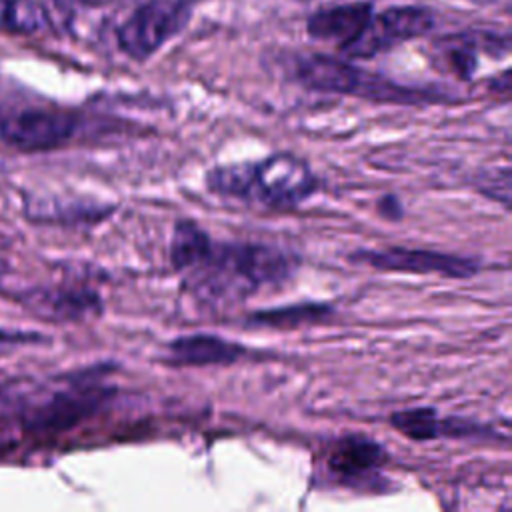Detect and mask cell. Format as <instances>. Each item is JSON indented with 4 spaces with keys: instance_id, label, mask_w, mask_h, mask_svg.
Here are the masks:
<instances>
[{
    "instance_id": "obj_1",
    "label": "cell",
    "mask_w": 512,
    "mask_h": 512,
    "mask_svg": "<svg viewBox=\"0 0 512 512\" xmlns=\"http://www.w3.org/2000/svg\"><path fill=\"white\" fill-rule=\"evenodd\" d=\"M300 268L298 254L262 242H214L188 268L184 284L204 304H236L260 288L286 284Z\"/></svg>"
},
{
    "instance_id": "obj_2",
    "label": "cell",
    "mask_w": 512,
    "mask_h": 512,
    "mask_svg": "<svg viewBox=\"0 0 512 512\" xmlns=\"http://www.w3.org/2000/svg\"><path fill=\"white\" fill-rule=\"evenodd\" d=\"M204 182L212 194L278 210L304 204L320 188L310 164L290 152L214 166Z\"/></svg>"
},
{
    "instance_id": "obj_3",
    "label": "cell",
    "mask_w": 512,
    "mask_h": 512,
    "mask_svg": "<svg viewBox=\"0 0 512 512\" xmlns=\"http://www.w3.org/2000/svg\"><path fill=\"white\" fill-rule=\"evenodd\" d=\"M296 80L316 92L348 94L386 104H434L446 102V94L398 84L386 76L366 72L348 60L312 54L300 58L294 68Z\"/></svg>"
},
{
    "instance_id": "obj_4",
    "label": "cell",
    "mask_w": 512,
    "mask_h": 512,
    "mask_svg": "<svg viewBox=\"0 0 512 512\" xmlns=\"http://www.w3.org/2000/svg\"><path fill=\"white\" fill-rule=\"evenodd\" d=\"M434 28V14L420 6H392L370 14L362 30L338 50L348 60H366L412 38L424 36Z\"/></svg>"
},
{
    "instance_id": "obj_5",
    "label": "cell",
    "mask_w": 512,
    "mask_h": 512,
    "mask_svg": "<svg viewBox=\"0 0 512 512\" xmlns=\"http://www.w3.org/2000/svg\"><path fill=\"white\" fill-rule=\"evenodd\" d=\"M190 20V6L170 0H150L138 6L116 30L118 48L132 60L144 62L174 38Z\"/></svg>"
},
{
    "instance_id": "obj_6",
    "label": "cell",
    "mask_w": 512,
    "mask_h": 512,
    "mask_svg": "<svg viewBox=\"0 0 512 512\" xmlns=\"http://www.w3.org/2000/svg\"><path fill=\"white\" fill-rule=\"evenodd\" d=\"M106 370L78 374L66 388L52 394L30 416V426L38 430H68L96 414L116 394V388L102 380Z\"/></svg>"
},
{
    "instance_id": "obj_7",
    "label": "cell",
    "mask_w": 512,
    "mask_h": 512,
    "mask_svg": "<svg viewBox=\"0 0 512 512\" xmlns=\"http://www.w3.org/2000/svg\"><path fill=\"white\" fill-rule=\"evenodd\" d=\"M350 262L370 266L382 272H406V274H440L446 278H472L480 272L482 264L476 258L448 254L424 248H364L348 256Z\"/></svg>"
},
{
    "instance_id": "obj_8",
    "label": "cell",
    "mask_w": 512,
    "mask_h": 512,
    "mask_svg": "<svg viewBox=\"0 0 512 512\" xmlns=\"http://www.w3.org/2000/svg\"><path fill=\"white\" fill-rule=\"evenodd\" d=\"M80 120L64 110H24L2 122V138L22 150H50L72 140Z\"/></svg>"
},
{
    "instance_id": "obj_9",
    "label": "cell",
    "mask_w": 512,
    "mask_h": 512,
    "mask_svg": "<svg viewBox=\"0 0 512 512\" xmlns=\"http://www.w3.org/2000/svg\"><path fill=\"white\" fill-rule=\"evenodd\" d=\"M386 462V450L378 442L364 436L340 438L328 458L326 468L340 484H368L376 478V470Z\"/></svg>"
},
{
    "instance_id": "obj_10",
    "label": "cell",
    "mask_w": 512,
    "mask_h": 512,
    "mask_svg": "<svg viewBox=\"0 0 512 512\" xmlns=\"http://www.w3.org/2000/svg\"><path fill=\"white\" fill-rule=\"evenodd\" d=\"M390 424L410 440L426 442L436 438H464L480 436L484 426L460 420V418H440V414L430 406H416L406 410H396L390 416Z\"/></svg>"
},
{
    "instance_id": "obj_11",
    "label": "cell",
    "mask_w": 512,
    "mask_h": 512,
    "mask_svg": "<svg viewBox=\"0 0 512 512\" xmlns=\"http://www.w3.org/2000/svg\"><path fill=\"white\" fill-rule=\"evenodd\" d=\"M246 354V346L216 334H186L168 344V358L176 366H230Z\"/></svg>"
},
{
    "instance_id": "obj_12",
    "label": "cell",
    "mask_w": 512,
    "mask_h": 512,
    "mask_svg": "<svg viewBox=\"0 0 512 512\" xmlns=\"http://www.w3.org/2000/svg\"><path fill=\"white\" fill-rule=\"evenodd\" d=\"M372 14L370 2H346L316 10L306 20V34L314 40L336 42L338 48L350 42Z\"/></svg>"
},
{
    "instance_id": "obj_13",
    "label": "cell",
    "mask_w": 512,
    "mask_h": 512,
    "mask_svg": "<svg viewBox=\"0 0 512 512\" xmlns=\"http://www.w3.org/2000/svg\"><path fill=\"white\" fill-rule=\"evenodd\" d=\"M38 306L52 318L78 322L102 314V298L88 288H58L38 296Z\"/></svg>"
},
{
    "instance_id": "obj_14",
    "label": "cell",
    "mask_w": 512,
    "mask_h": 512,
    "mask_svg": "<svg viewBox=\"0 0 512 512\" xmlns=\"http://www.w3.org/2000/svg\"><path fill=\"white\" fill-rule=\"evenodd\" d=\"M334 314V308L326 302H298L280 308H266L246 316V326L252 328H276L290 330L298 326L324 322Z\"/></svg>"
},
{
    "instance_id": "obj_15",
    "label": "cell",
    "mask_w": 512,
    "mask_h": 512,
    "mask_svg": "<svg viewBox=\"0 0 512 512\" xmlns=\"http://www.w3.org/2000/svg\"><path fill=\"white\" fill-rule=\"evenodd\" d=\"M210 234L192 220H180L174 224L170 240V264L176 272L192 268L210 244Z\"/></svg>"
},
{
    "instance_id": "obj_16",
    "label": "cell",
    "mask_w": 512,
    "mask_h": 512,
    "mask_svg": "<svg viewBox=\"0 0 512 512\" xmlns=\"http://www.w3.org/2000/svg\"><path fill=\"white\" fill-rule=\"evenodd\" d=\"M48 12L36 0H0V30L32 36L46 30Z\"/></svg>"
},
{
    "instance_id": "obj_17",
    "label": "cell",
    "mask_w": 512,
    "mask_h": 512,
    "mask_svg": "<svg viewBox=\"0 0 512 512\" xmlns=\"http://www.w3.org/2000/svg\"><path fill=\"white\" fill-rule=\"evenodd\" d=\"M448 60H450V68L464 80L472 78V74L476 72V66H478V58H476V52L470 44H464L460 42L458 46L450 48V52L446 54Z\"/></svg>"
},
{
    "instance_id": "obj_18",
    "label": "cell",
    "mask_w": 512,
    "mask_h": 512,
    "mask_svg": "<svg viewBox=\"0 0 512 512\" xmlns=\"http://www.w3.org/2000/svg\"><path fill=\"white\" fill-rule=\"evenodd\" d=\"M38 342H42V334L0 328V352H8L18 346H28V344H38Z\"/></svg>"
},
{
    "instance_id": "obj_19",
    "label": "cell",
    "mask_w": 512,
    "mask_h": 512,
    "mask_svg": "<svg viewBox=\"0 0 512 512\" xmlns=\"http://www.w3.org/2000/svg\"><path fill=\"white\" fill-rule=\"evenodd\" d=\"M376 208H378V214L390 222H398L402 220L404 216V210H402V202L396 194H384L378 198L376 202Z\"/></svg>"
},
{
    "instance_id": "obj_20",
    "label": "cell",
    "mask_w": 512,
    "mask_h": 512,
    "mask_svg": "<svg viewBox=\"0 0 512 512\" xmlns=\"http://www.w3.org/2000/svg\"><path fill=\"white\" fill-rule=\"evenodd\" d=\"M170 2H176V4H184V6H190V8H192V4H196V2H202V0H170Z\"/></svg>"
},
{
    "instance_id": "obj_21",
    "label": "cell",
    "mask_w": 512,
    "mask_h": 512,
    "mask_svg": "<svg viewBox=\"0 0 512 512\" xmlns=\"http://www.w3.org/2000/svg\"><path fill=\"white\" fill-rule=\"evenodd\" d=\"M0 270H2V266H0ZM0 274H2V272H0Z\"/></svg>"
}]
</instances>
